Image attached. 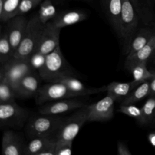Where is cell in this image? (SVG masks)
<instances>
[{
  "instance_id": "obj_3",
  "label": "cell",
  "mask_w": 155,
  "mask_h": 155,
  "mask_svg": "<svg viewBox=\"0 0 155 155\" xmlns=\"http://www.w3.org/2000/svg\"><path fill=\"white\" fill-rule=\"evenodd\" d=\"M64 118L57 115L39 113L29 117L25 127L27 136L31 139L38 137L54 136Z\"/></svg>"
},
{
  "instance_id": "obj_34",
  "label": "cell",
  "mask_w": 155,
  "mask_h": 155,
  "mask_svg": "<svg viewBox=\"0 0 155 155\" xmlns=\"http://www.w3.org/2000/svg\"><path fill=\"white\" fill-rule=\"evenodd\" d=\"M56 139L55 137L44 148L38 155H55Z\"/></svg>"
},
{
  "instance_id": "obj_15",
  "label": "cell",
  "mask_w": 155,
  "mask_h": 155,
  "mask_svg": "<svg viewBox=\"0 0 155 155\" xmlns=\"http://www.w3.org/2000/svg\"><path fill=\"white\" fill-rule=\"evenodd\" d=\"M53 82H58L65 84L70 90L79 93L81 96L104 93L107 91V86L105 85L99 87H88L80 81L77 77L74 76H64Z\"/></svg>"
},
{
  "instance_id": "obj_19",
  "label": "cell",
  "mask_w": 155,
  "mask_h": 155,
  "mask_svg": "<svg viewBox=\"0 0 155 155\" xmlns=\"http://www.w3.org/2000/svg\"><path fill=\"white\" fill-rule=\"evenodd\" d=\"M154 42L155 34L143 47L136 51L133 55L126 57L125 61V68L130 71L132 67L136 65L142 63H147V61L151 58L153 53Z\"/></svg>"
},
{
  "instance_id": "obj_31",
  "label": "cell",
  "mask_w": 155,
  "mask_h": 155,
  "mask_svg": "<svg viewBox=\"0 0 155 155\" xmlns=\"http://www.w3.org/2000/svg\"><path fill=\"white\" fill-rule=\"evenodd\" d=\"M43 0H21L16 15H24L37 5Z\"/></svg>"
},
{
  "instance_id": "obj_6",
  "label": "cell",
  "mask_w": 155,
  "mask_h": 155,
  "mask_svg": "<svg viewBox=\"0 0 155 155\" xmlns=\"http://www.w3.org/2000/svg\"><path fill=\"white\" fill-rule=\"evenodd\" d=\"M35 70L30 61L12 57L8 61L1 65L0 77L5 78L8 82L17 95L18 85L21 79Z\"/></svg>"
},
{
  "instance_id": "obj_33",
  "label": "cell",
  "mask_w": 155,
  "mask_h": 155,
  "mask_svg": "<svg viewBox=\"0 0 155 155\" xmlns=\"http://www.w3.org/2000/svg\"><path fill=\"white\" fill-rule=\"evenodd\" d=\"M45 59V55L38 53H34L30 59V62L35 70H38L44 64Z\"/></svg>"
},
{
  "instance_id": "obj_10",
  "label": "cell",
  "mask_w": 155,
  "mask_h": 155,
  "mask_svg": "<svg viewBox=\"0 0 155 155\" xmlns=\"http://www.w3.org/2000/svg\"><path fill=\"white\" fill-rule=\"evenodd\" d=\"M115 99L107 94L97 102L88 105L87 122H104L111 119L114 114Z\"/></svg>"
},
{
  "instance_id": "obj_7",
  "label": "cell",
  "mask_w": 155,
  "mask_h": 155,
  "mask_svg": "<svg viewBox=\"0 0 155 155\" xmlns=\"http://www.w3.org/2000/svg\"><path fill=\"white\" fill-rule=\"evenodd\" d=\"M29 111L15 101L0 104V125L2 127L21 128L29 119Z\"/></svg>"
},
{
  "instance_id": "obj_37",
  "label": "cell",
  "mask_w": 155,
  "mask_h": 155,
  "mask_svg": "<svg viewBox=\"0 0 155 155\" xmlns=\"http://www.w3.org/2000/svg\"><path fill=\"white\" fill-rule=\"evenodd\" d=\"M151 58L152 59V61H153L154 63H155V42L154 44V47H153V53L151 54Z\"/></svg>"
},
{
  "instance_id": "obj_30",
  "label": "cell",
  "mask_w": 155,
  "mask_h": 155,
  "mask_svg": "<svg viewBox=\"0 0 155 155\" xmlns=\"http://www.w3.org/2000/svg\"><path fill=\"white\" fill-rule=\"evenodd\" d=\"M118 111L136 119L139 122L144 124L143 116L141 108H139L133 104H121Z\"/></svg>"
},
{
  "instance_id": "obj_22",
  "label": "cell",
  "mask_w": 155,
  "mask_h": 155,
  "mask_svg": "<svg viewBox=\"0 0 155 155\" xmlns=\"http://www.w3.org/2000/svg\"><path fill=\"white\" fill-rule=\"evenodd\" d=\"M133 80L131 82L134 89L140 84L151 79L155 75V71L151 72L147 68V63H142L134 65L130 70Z\"/></svg>"
},
{
  "instance_id": "obj_28",
  "label": "cell",
  "mask_w": 155,
  "mask_h": 155,
  "mask_svg": "<svg viewBox=\"0 0 155 155\" xmlns=\"http://www.w3.org/2000/svg\"><path fill=\"white\" fill-rule=\"evenodd\" d=\"M16 97L17 95L8 82L0 77V104L15 102Z\"/></svg>"
},
{
  "instance_id": "obj_13",
  "label": "cell",
  "mask_w": 155,
  "mask_h": 155,
  "mask_svg": "<svg viewBox=\"0 0 155 155\" xmlns=\"http://www.w3.org/2000/svg\"><path fill=\"white\" fill-rule=\"evenodd\" d=\"M101 4L110 25L119 38L122 0H101Z\"/></svg>"
},
{
  "instance_id": "obj_29",
  "label": "cell",
  "mask_w": 155,
  "mask_h": 155,
  "mask_svg": "<svg viewBox=\"0 0 155 155\" xmlns=\"http://www.w3.org/2000/svg\"><path fill=\"white\" fill-rule=\"evenodd\" d=\"M144 120V124L153 122L155 118V95L150 96L141 108Z\"/></svg>"
},
{
  "instance_id": "obj_2",
  "label": "cell",
  "mask_w": 155,
  "mask_h": 155,
  "mask_svg": "<svg viewBox=\"0 0 155 155\" xmlns=\"http://www.w3.org/2000/svg\"><path fill=\"white\" fill-rule=\"evenodd\" d=\"M139 17L130 0H122L120 18V35L122 51L128 54L131 43L137 31Z\"/></svg>"
},
{
  "instance_id": "obj_11",
  "label": "cell",
  "mask_w": 155,
  "mask_h": 155,
  "mask_svg": "<svg viewBox=\"0 0 155 155\" xmlns=\"http://www.w3.org/2000/svg\"><path fill=\"white\" fill-rule=\"evenodd\" d=\"M87 105L85 102L76 99H63L53 101L42 105L38 109L39 113L58 115L70 111L78 110Z\"/></svg>"
},
{
  "instance_id": "obj_12",
  "label": "cell",
  "mask_w": 155,
  "mask_h": 155,
  "mask_svg": "<svg viewBox=\"0 0 155 155\" xmlns=\"http://www.w3.org/2000/svg\"><path fill=\"white\" fill-rule=\"evenodd\" d=\"M28 21L23 15H16L7 22L5 28L8 33L13 54L21 42L26 30Z\"/></svg>"
},
{
  "instance_id": "obj_20",
  "label": "cell",
  "mask_w": 155,
  "mask_h": 155,
  "mask_svg": "<svg viewBox=\"0 0 155 155\" xmlns=\"http://www.w3.org/2000/svg\"><path fill=\"white\" fill-rule=\"evenodd\" d=\"M149 27L142 28L137 31L132 40L130 50L127 57L133 55L136 51L143 47L155 34V32Z\"/></svg>"
},
{
  "instance_id": "obj_21",
  "label": "cell",
  "mask_w": 155,
  "mask_h": 155,
  "mask_svg": "<svg viewBox=\"0 0 155 155\" xmlns=\"http://www.w3.org/2000/svg\"><path fill=\"white\" fill-rule=\"evenodd\" d=\"M133 89L134 88L131 82H120L114 81L107 85L106 92L107 94L113 96L116 101H117L121 99L123 100Z\"/></svg>"
},
{
  "instance_id": "obj_39",
  "label": "cell",
  "mask_w": 155,
  "mask_h": 155,
  "mask_svg": "<svg viewBox=\"0 0 155 155\" xmlns=\"http://www.w3.org/2000/svg\"><path fill=\"white\" fill-rule=\"evenodd\" d=\"M154 1V3H155V0H153Z\"/></svg>"
},
{
  "instance_id": "obj_4",
  "label": "cell",
  "mask_w": 155,
  "mask_h": 155,
  "mask_svg": "<svg viewBox=\"0 0 155 155\" xmlns=\"http://www.w3.org/2000/svg\"><path fill=\"white\" fill-rule=\"evenodd\" d=\"M44 26V24L40 21L37 15L28 20L25 33L13 55V58L30 61L31 55L35 52Z\"/></svg>"
},
{
  "instance_id": "obj_38",
  "label": "cell",
  "mask_w": 155,
  "mask_h": 155,
  "mask_svg": "<svg viewBox=\"0 0 155 155\" xmlns=\"http://www.w3.org/2000/svg\"><path fill=\"white\" fill-rule=\"evenodd\" d=\"M153 123H154V126H155V118H154V120H153Z\"/></svg>"
},
{
  "instance_id": "obj_36",
  "label": "cell",
  "mask_w": 155,
  "mask_h": 155,
  "mask_svg": "<svg viewBox=\"0 0 155 155\" xmlns=\"http://www.w3.org/2000/svg\"><path fill=\"white\" fill-rule=\"evenodd\" d=\"M150 91L149 96H154L155 95V75L150 81Z\"/></svg>"
},
{
  "instance_id": "obj_5",
  "label": "cell",
  "mask_w": 155,
  "mask_h": 155,
  "mask_svg": "<svg viewBox=\"0 0 155 155\" xmlns=\"http://www.w3.org/2000/svg\"><path fill=\"white\" fill-rule=\"evenodd\" d=\"M88 105L64 118L54 137L57 141L73 142L81 127L88 121Z\"/></svg>"
},
{
  "instance_id": "obj_14",
  "label": "cell",
  "mask_w": 155,
  "mask_h": 155,
  "mask_svg": "<svg viewBox=\"0 0 155 155\" xmlns=\"http://www.w3.org/2000/svg\"><path fill=\"white\" fill-rule=\"evenodd\" d=\"M40 76L35 71L25 75L20 81L18 91V97L29 98L36 96L40 88Z\"/></svg>"
},
{
  "instance_id": "obj_17",
  "label": "cell",
  "mask_w": 155,
  "mask_h": 155,
  "mask_svg": "<svg viewBox=\"0 0 155 155\" xmlns=\"http://www.w3.org/2000/svg\"><path fill=\"white\" fill-rule=\"evenodd\" d=\"M139 19L147 27L155 26V7L153 0H130ZM155 4V3H154Z\"/></svg>"
},
{
  "instance_id": "obj_1",
  "label": "cell",
  "mask_w": 155,
  "mask_h": 155,
  "mask_svg": "<svg viewBox=\"0 0 155 155\" xmlns=\"http://www.w3.org/2000/svg\"><path fill=\"white\" fill-rule=\"evenodd\" d=\"M38 70L40 78L48 82L64 76H78V73L64 58L59 45L45 55L44 64Z\"/></svg>"
},
{
  "instance_id": "obj_35",
  "label": "cell",
  "mask_w": 155,
  "mask_h": 155,
  "mask_svg": "<svg viewBox=\"0 0 155 155\" xmlns=\"http://www.w3.org/2000/svg\"><path fill=\"white\" fill-rule=\"evenodd\" d=\"M117 150L119 155H131V153L129 150L127 146L121 141H118Z\"/></svg>"
},
{
  "instance_id": "obj_23",
  "label": "cell",
  "mask_w": 155,
  "mask_h": 155,
  "mask_svg": "<svg viewBox=\"0 0 155 155\" xmlns=\"http://www.w3.org/2000/svg\"><path fill=\"white\" fill-rule=\"evenodd\" d=\"M21 0H0V20L7 22L17 15Z\"/></svg>"
},
{
  "instance_id": "obj_32",
  "label": "cell",
  "mask_w": 155,
  "mask_h": 155,
  "mask_svg": "<svg viewBox=\"0 0 155 155\" xmlns=\"http://www.w3.org/2000/svg\"><path fill=\"white\" fill-rule=\"evenodd\" d=\"M73 142L57 141L55 155H70L72 153Z\"/></svg>"
},
{
  "instance_id": "obj_24",
  "label": "cell",
  "mask_w": 155,
  "mask_h": 155,
  "mask_svg": "<svg viewBox=\"0 0 155 155\" xmlns=\"http://www.w3.org/2000/svg\"><path fill=\"white\" fill-rule=\"evenodd\" d=\"M150 91V81H147L137 87L134 90L130 92L121 102V104H134L140 101L147 96H149Z\"/></svg>"
},
{
  "instance_id": "obj_18",
  "label": "cell",
  "mask_w": 155,
  "mask_h": 155,
  "mask_svg": "<svg viewBox=\"0 0 155 155\" xmlns=\"http://www.w3.org/2000/svg\"><path fill=\"white\" fill-rule=\"evenodd\" d=\"M87 18L86 13L79 10H65L58 13L51 20L53 23L59 28L73 25L85 20Z\"/></svg>"
},
{
  "instance_id": "obj_25",
  "label": "cell",
  "mask_w": 155,
  "mask_h": 155,
  "mask_svg": "<svg viewBox=\"0 0 155 155\" xmlns=\"http://www.w3.org/2000/svg\"><path fill=\"white\" fill-rule=\"evenodd\" d=\"M54 137V136H44L31 139L30 141L24 147V154L38 155Z\"/></svg>"
},
{
  "instance_id": "obj_16",
  "label": "cell",
  "mask_w": 155,
  "mask_h": 155,
  "mask_svg": "<svg viewBox=\"0 0 155 155\" xmlns=\"http://www.w3.org/2000/svg\"><path fill=\"white\" fill-rule=\"evenodd\" d=\"M22 142L18 134L11 130L4 131L2 138V152L4 155L24 154Z\"/></svg>"
},
{
  "instance_id": "obj_27",
  "label": "cell",
  "mask_w": 155,
  "mask_h": 155,
  "mask_svg": "<svg viewBox=\"0 0 155 155\" xmlns=\"http://www.w3.org/2000/svg\"><path fill=\"white\" fill-rule=\"evenodd\" d=\"M12 45L6 28L1 32L0 36V63L1 65L8 61L13 57Z\"/></svg>"
},
{
  "instance_id": "obj_8",
  "label": "cell",
  "mask_w": 155,
  "mask_h": 155,
  "mask_svg": "<svg viewBox=\"0 0 155 155\" xmlns=\"http://www.w3.org/2000/svg\"><path fill=\"white\" fill-rule=\"evenodd\" d=\"M80 96L79 93L72 91L62 83L49 82L40 87L35 100L37 104L42 105L47 102Z\"/></svg>"
},
{
  "instance_id": "obj_26",
  "label": "cell",
  "mask_w": 155,
  "mask_h": 155,
  "mask_svg": "<svg viewBox=\"0 0 155 155\" xmlns=\"http://www.w3.org/2000/svg\"><path fill=\"white\" fill-rule=\"evenodd\" d=\"M57 14L58 12L52 0H43L39 4V9L37 15L43 24L51 21Z\"/></svg>"
},
{
  "instance_id": "obj_9",
  "label": "cell",
  "mask_w": 155,
  "mask_h": 155,
  "mask_svg": "<svg viewBox=\"0 0 155 155\" xmlns=\"http://www.w3.org/2000/svg\"><path fill=\"white\" fill-rule=\"evenodd\" d=\"M61 29L51 21L44 24L35 53L47 55L59 45Z\"/></svg>"
}]
</instances>
